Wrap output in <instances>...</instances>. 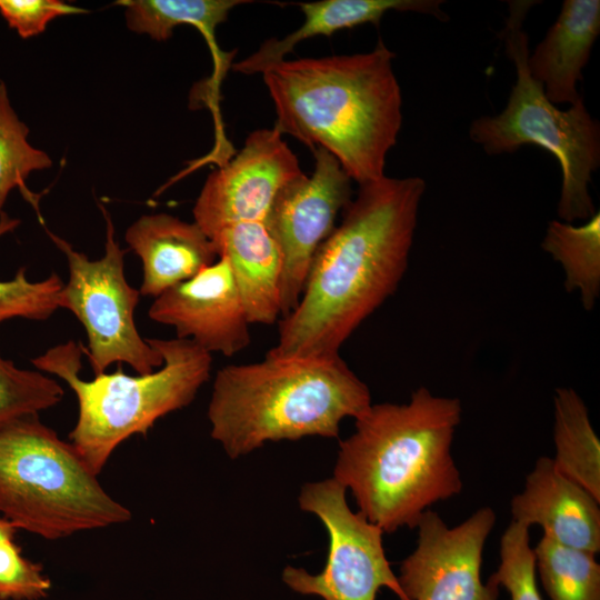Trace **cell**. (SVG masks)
<instances>
[{"mask_svg": "<svg viewBox=\"0 0 600 600\" xmlns=\"http://www.w3.org/2000/svg\"><path fill=\"white\" fill-rule=\"evenodd\" d=\"M600 33L599 0H566L543 40L528 57L532 78L553 104H574L591 49Z\"/></svg>", "mask_w": 600, "mask_h": 600, "instance_id": "16", "label": "cell"}, {"mask_svg": "<svg viewBox=\"0 0 600 600\" xmlns=\"http://www.w3.org/2000/svg\"><path fill=\"white\" fill-rule=\"evenodd\" d=\"M527 526L511 521L500 539V563L488 579L503 587L511 600H542L536 578L533 549Z\"/></svg>", "mask_w": 600, "mask_h": 600, "instance_id": "26", "label": "cell"}, {"mask_svg": "<svg viewBox=\"0 0 600 600\" xmlns=\"http://www.w3.org/2000/svg\"><path fill=\"white\" fill-rule=\"evenodd\" d=\"M371 404L368 386L340 354L266 356L217 371L207 416L211 438L236 459L269 441L336 438L343 419Z\"/></svg>", "mask_w": 600, "mask_h": 600, "instance_id": "4", "label": "cell"}, {"mask_svg": "<svg viewBox=\"0 0 600 600\" xmlns=\"http://www.w3.org/2000/svg\"><path fill=\"white\" fill-rule=\"evenodd\" d=\"M426 182L388 178L359 186L319 248L301 298L279 322L276 358H332L398 289L409 262Z\"/></svg>", "mask_w": 600, "mask_h": 600, "instance_id": "1", "label": "cell"}, {"mask_svg": "<svg viewBox=\"0 0 600 600\" xmlns=\"http://www.w3.org/2000/svg\"><path fill=\"white\" fill-rule=\"evenodd\" d=\"M210 240L230 264L249 322L274 323L281 317L282 257L266 224L237 222Z\"/></svg>", "mask_w": 600, "mask_h": 600, "instance_id": "17", "label": "cell"}, {"mask_svg": "<svg viewBox=\"0 0 600 600\" xmlns=\"http://www.w3.org/2000/svg\"><path fill=\"white\" fill-rule=\"evenodd\" d=\"M0 514L47 540L122 524L132 516L39 414L0 423Z\"/></svg>", "mask_w": 600, "mask_h": 600, "instance_id": "6", "label": "cell"}, {"mask_svg": "<svg viewBox=\"0 0 600 600\" xmlns=\"http://www.w3.org/2000/svg\"><path fill=\"white\" fill-rule=\"evenodd\" d=\"M63 389L39 370L19 368L0 351V423L10 419L39 414L58 404Z\"/></svg>", "mask_w": 600, "mask_h": 600, "instance_id": "25", "label": "cell"}, {"mask_svg": "<svg viewBox=\"0 0 600 600\" xmlns=\"http://www.w3.org/2000/svg\"><path fill=\"white\" fill-rule=\"evenodd\" d=\"M29 128L13 110L6 83L0 80V212L10 191L26 189L29 173L51 167L52 161L28 140Z\"/></svg>", "mask_w": 600, "mask_h": 600, "instance_id": "23", "label": "cell"}, {"mask_svg": "<svg viewBox=\"0 0 600 600\" xmlns=\"http://www.w3.org/2000/svg\"><path fill=\"white\" fill-rule=\"evenodd\" d=\"M533 4L534 1H509L501 38L517 79L502 112L474 120L469 134L488 154L513 152L524 144L551 152L562 173L558 217L568 223L578 219L587 221L597 212L589 183L600 164V128L582 99L560 110L530 74L528 34L523 24Z\"/></svg>", "mask_w": 600, "mask_h": 600, "instance_id": "7", "label": "cell"}, {"mask_svg": "<svg viewBox=\"0 0 600 600\" xmlns=\"http://www.w3.org/2000/svg\"><path fill=\"white\" fill-rule=\"evenodd\" d=\"M162 366L146 374H126L121 366L92 380L80 377L83 347L69 340L33 358V367L62 379L78 402L69 441L99 474L114 450L134 434H147L156 421L190 404L209 380L212 357L189 339H151Z\"/></svg>", "mask_w": 600, "mask_h": 600, "instance_id": "5", "label": "cell"}, {"mask_svg": "<svg viewBox=\"0 0 600 600\" xmlns=\"http://www.w3.org/2000/svg\"><path fill=\"white\" fill-rule=\"evenodd\" d=\"M246 0H127V26L131 31L147 33L153 40H168L176 27L191 24L213 39L216 28L228 19L237 6Z\"/></svg>", "mask_w": 600, "mask_h": 600, "instance_id": "21", "label": "cell"}, {"mask_svg": "<svg viewBox=\"0 0 600 600\" xmlns=\"http://www.w3.org/2000/svg\"><path fill=\"white\" fill-rule=\"evenodd\" d=\"M553 406V463L600 501V441L588 408L572 388L556 389Z\"/></svg>", "mask_w": 600, "mask_h": 600, "instance_id": "19", "label": "cell"}, {"mask_svg": "<svg viewBox=\"0 0 600 600\" xmlns=\"http://www.w3.org/2000/svg\"><path fill=\"white\" fill-rule=\"evenodd\" d=\"M314 170L288 183L264 224L282 257L281 319L297 307L313 259L352 199V179L327 150L316 148Z\"/></svg>", "mask_w": 600, "mask_h": 600, "instance_id": "10", "label": "cell"}, {"mask_svg": "<svg viewBox=\"0 0 600 600\" xmlns=\"http://www.w3.org/2000/svg\"><path fill=\"white\" fill-rule=\"evenodd\" d=\"M148 316L209 353L232 357L251 342V323L224 257L156 297Z\"/></svg>", "mask_w": 600, "mask_h": 600, "instance_id": "13", "label": "cell"}, {"mask_svg": "<svg viewBox=\"0 0 600 600\" xmlns=\"http://www.w3.org/2000/svg\"><path fill=\"white\" fill-rule=\"evenodd\" d=\"M20 220L0 212V237L12 231ZM63 281L51 273L40 281H30L26 268H20L13 278L0 280V323L16 318L47 320L59 309V296Z\"/></svg>", "mask_w": 600, "mask_h": 600, "instance_id": "24", "label": "cell"}, {"mask_svg": "<svg viewBox=\"0 0 600 600\" xmlns=\"http://www.w3.org/2000/svg\"><path fill=\"white\" fill-rule=\"evenodd\" d=\"M107 222L104 254L90 260L59 236L48 231L56 247L64 254L69 279L59 296V309H68L81 322L88 338L89 362L94 376L112 363H127L138 374L159 369L160 352L140 336L134 310L140 291L124 276L126 251L114 239L110 216L101 207Z\"/></svg>", "mask_w": 600, "mask_h": 600, "instance_id": "8", "label": "cell"}, {"mask_svg": "<svg viewBox=\"0 0 600 600\" xmlns=\"http://www.w3.org/2000/svg\"><path fill=\"white\" fill-rule=\"evenodd\" d=\"M394 53L379 40L366 53L282 60L262 72L274 127L331 153L359 186L384 177L402 124Z\"/></svg>", "mask_w": 600, "mask_h": 600, "instance_id": "2", "label": "cell"}, {"mask_svg": "<svg viewBox=\"0 0 600 600\" xmlns=\"http://www.w3.org/2000/svg\"><path fill=\"white\" fill-rule=\"evenodd\" d=\"M533 549L536 572L551 600H600L596 554L542 534Z\"/></svg>", "mask_w": 600, "mask_h": 600, "instance_id": "22", "label": "cell"}, {"mask_svg": "<svg viewBox=\"0 0 600 600\" xmlns=\"http://www.w3.org/2000/svg\"><path fill=\"white\" fill-rule=\"evenodd\" d=\"M124 239L142 262V296L156 298L219 258L197 223L168 213L140 217L127 229Z\"/></svg>", "mask_w": 600, "mask_h": 600, "instance_id": "15", "label": "cell"}, {"mask_svg": "<svg viewBox=\"0 0 600 600\" xmlns=\"http://www.w3.org/2000/svg\"><path fill=\"white\" fill-rule=\"evenodd\" d=\"M512 521L539 526L543 536L568 547L600 551V501L540 457L523 490L511 500Z\"/></svg>", "mask_w": 600, "mask_h": 600, "instance_id": "14", "label": "cell"}, {"mask_svg": "<svg viewBox=\"0 0 600 600\" xmlns=\"http://www.w3.org/2000/svg\"><path fill=\"white\" fill-rule=\"evenodd\" d=\"M541 248L563 268L566 290L579 291L583 308L591 310L600 293V213L581 226L550 221Z\"/></svg>", "mask_w": 600, "mask_h": 600, "instance_id": "20", "label": "cell"}, {"mask_svg": "<svg viewBox=\"0 0 600 600\" xmlns=\"http://www.w3.org/2000/svg\"><path fill=\"white\" fill-rule=\"evenodd\" d=\"M17 530L0 517V600H39L52 584L42 567L22 554L14 538Z\"/></svg>", "mask_w": 600, "mask_h": 600, "instance_id": "27", "label": "cell"}, {"mask_svg": "<svg viewBox=\"0 0 600 600\" xmlns=\"http://www.w3.org/2000/svg\"><path fill=\"white\" fill-rule=\"evenodd\" d=\"M83 11L60 0H0L1 16L22 38L43 32L48 22L57 17Z\"/></svg>", "mask_w": 600, "mask_h": 600, "instance_id": "28", "label": "cell"}, {"mask_svg": "<svg viewBox=\"0 0 600 600\" xmlns=\"http://www.w3.org/2000/svg\"><path fill=\"white\" fill-rule=\"evenodd\" d=\"M346 491L333 478L301 488L300 509L316 514L328 531V558L318 574L286 567L282 581L300 594L323 600H376L381 588L391 590L399 600H409L386 557L384 532L350 509Z\"/></svg>", "mask_w": 600, "mask_h": 600, "instance_id": "9", "label": "cell"}, {"mask_svg": "<svg viewBox=\"0 0 600 600\" xmlns=\"http://www.w3.org/2000/svg\"><path fill=\"white\" fill-rule=\"evenodd\" d=\"M461 414L459 399L424 387L407 403L371 404L340 442L333 479L383 532L416 528L431 506L462 490L451 452Z\"/></svg>", "mask_w": 600, "mask_h": 600, "instance_id": "3", "label": "cell"}, {"mask_svg": "<svg viewBox=\"0 0 600 600\" xmlns=\"http://www.w3.org/2000/svg\"><path fill=\"white\" fill-rule=\"evenodd\" d=\"M439 0H322L298 3L304 14L302 26L286 38L270 39L248 58L234 63L232 69L244 74L262 73L284 60L296 44L317 36L329 37L337 31L372 23L378 26L390 10L431 14L440 20L446 13Z\"/></svg>", "mask_w": 600, "mask_h": 600, "instance_id": "18", "label": "cell"}, {"mask_svg": "<svg viewBox=\"0 0 600 600\" xmlns=\"http://www.w3.org/2000/svg\"><path fill=\"white\" fill-rule=\"evenodd\" d=\"M497 516L482 507L450 528L433 510L416 528V549L402 560L399 584L409 600H498L499 587L481 580L482 553Z\"/></svg>", "mask_w": 600, "mask_h": 600, "instance_id": "11", "label": "cell"}, {"mask_svg": "<svg viewBox=\"0 0 600 600\" xmlns=\"http://www.w3.org/2000/svg\"><path fill=\"white\" fill-rule=\"evenodd\" d=\"M302 174L276 127L254 130L236 157L207 178L192 210L193 222L209 239L237 222H264L278 193Z\"/></svg>", "mask_w": 600, "mask_h": 600, "instance_id": "12", "label": "cell"}]
</instances>
